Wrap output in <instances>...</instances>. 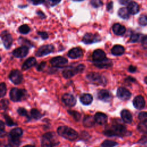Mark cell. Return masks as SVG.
<instances>
[{"mask_svg": "<svg viewBox=\"0 0 147 147\" xmlns=\"http://www.w3.org/2000/svg\"><path fill=\"white\" fill-rule=\"evenodd\" d=\"M127 133V131L126 127L123 125L117 122L108 126L103 131V134L109 137H122L126 135Z\"/></svg>", "mask_w": 147, "mask_h": 147, "instance_id": "cell-1", "label": "cell"}, {"mask_svg": "<svg viewBox=\"0 0 147 147\" xmlns=\"http://www.w3.org/2000/svg\"><path fill=\"white\" fill-rule=\"evenodd\" d=\"M57 132L61 137L70 141L75 140L78 137V133L75 130L66 126H59Z\"/></svg>", "mask_w": 147, "mask_h": 147, "instance_id": "cell-2", "label": "cell"}, {"mask_svg": "<svg viewBox=\"0 0 147 147\" xmlns=\"http://www.w3.org/2000/svg\"><path fill=\"white\" fill-rule=\"evenodd\" d=\"M59 143L57 138L54 133H47L42 136L41 147H53Z\"/></svg>", "mask_w": 147, "mask_h": 147, "instance_id": "cell-3", "label": "cell"}, {"mask_svg": "<svg viewBox=\"0 0 147 147\" xmlns=\"http://www.w3.org/2000/svg\"><path fill=\"white\" fill-rule=\"evenodd\" d=\"M85 68L84 64H80L77 66H69L63 71V76L66 79H69L74 75L82 72Z\"/></svg>", "mask_w": 147, "mask_h": 147, "instance_id": "cell-4", "label": "cell"}, {"mask_svg": "<svg viewBox=\"0 0 147 147\" xmlns=\"http://www.w3.org/2000/svg\"><path fill=\"white\" fill-rule=\"evenodd\" d=\"M86 78L90 82L96 85H104L106 83L105 78L97 72H90L87 75Z\"/></svg>", "mask_w": 147, "mask_h": 147, "instance_id": "cell-5", "label": "cell"}, {"mask_svg": "<svg viewBox=\"0 0 147 147\" xmlns=\"http://www.w3.org/2000/svg\"><path fill=\"white\" fill-rule=\"evenodd\" d=\"M26 94V91L24 89L13 88L10 91V98L13 102H18L24 98Z\"/></svg>", "mask_w": 147, "mask_h": 147, "instance_id": "cell-6", "label": "cell"}, {"mask_svg": "<svg viewBox=\"0 0 147 147\" xmlns=\"http://www.w3.org/2000/svg\"><path fill=\"white\" fill-rule=\"evenodd\" d=\"M101 38L97 33H86L83 37L82 41L86 44H91L95 42H99Z\"/></svg>", "mask_w": 147, "mask_h": 147, "instance_id": "cell-7", "label": "cell"}, {"mask_svg": "<svg viewBox=\"0 0 147 147\" xmlns=\"http://www.w3.org/2000/svg\"><path fill=\"white\" fill-rule=\"evenodd\" d=\"M1 38L4 47L7 49H9L11 47L13 41L11 34L7 30H3L1 32Z\"/></svg>", "mask_w": 147, "mask_h": 147, "instance_id": "cell-8", "label": "cell"}, {"mask_svg": "<svg viewBox=\"0 0 147 147\" xmlns=\"http://www.w3.org/2000/svg\"><path fill=\"white\" fill-rule=\"evenodd\" d=\"M54 51V47L51 44H47L40 47L36 52V56L42 57L52 53Z\"/></svg>", "mask_w": 147, "mask_h": 147, "instance_id": "cell-9", "label": "cell"}, {"mask_svg": "<svg viewBox=\"0 0 147 147\" xmlns=\"http://www.w3.org/2000/svg\"><path fill=\"white\" fill-rule=\"evenodd\" d=\"M50 63L53 67L62 68L64 67L67 64L68 60L63 56H56L51 59Z\"/></svg>", "mask_w": 147, "mask_h": 147, "instance_id": "cell-10", "label": "cell"}, {"mask_svg": "<svg viewBox=\"0 0 147 147\" xmlns=\"http://www.w3.org/2000/svg\"><path fill=\"white\" fill-rule=\"evenodd\" d=\"M9 78L14 84H18L22 80V74L19 70L14 69L10 72Z\"/></svg>", "mask_w": 147, "mask_h": 147, "instance_id": "cell-11", "label": "cell"}, {"mask_svg": "<svg viewBox=\"0 0 147 147\" xmlns=\"http://www.w3.org/2000/svg\"><path fill=\"white\" fill-rule=\"evenodd\" d=\"M29 52V48L26 45H22L15 49L13 52V55L18 58H22L25 57Z\"/></svg>", "mask_w": 147, "mask_h": 147, "instance_id": "cell-12", "label": "cell"}, {"mask_svg": "<svg viewBox=\"0 0 147 147\" xmlns=\"http://www.w3.org/2000/svg\"><path fill=\"white\" fill-rule=\"evenodd\" d=\"M61 100L66 106L69 107L74 106L76 103V99L74 96V95L68 93L63 94L61 98Z\"/></svg>", "mask_w": 147, "mask_h": 147, "instance_id": "cell-13", "label": "cell"}, {"mask_svg": "<svg viewBox=\"0 0 147 147\" xmlns=\"http://www.w3.org/2000/svg\"><path fill=\"white\" fill-rule=\"evenodd\" d=\"M131 92L125 87H119L117 91V96L120 99L126 100L130 99L131 97Z\"/></svg>", "mask_w": 147, "mask_h": 147, "instance_id": "cell-14", "label": "cell"}, {"mask_svg": "<svg viewBox=\"0 0 147 147\" xmlns=\"http://www.w3.org/2000/svg\"><path fill=\"white\" fill-rule=\"evenodd\" d=\"M97 97L99 100H101L105 102H108L111 100L112 95L109 90L102 89L98 92Z\"/></svg>", "mask_w": 147, "mask_h": 147, "instance_id": "cell-15", "label": "cell"}, {"mask_svg": "<svg viewBox=\"0 0 147 147\" xmlns=\"http://www.w3.org/2000/svg\"><path fill=\"white\" fill-rule=\"evenodd\" d=\"M92 60L94 63L100 61L106 58V53L103 50L98 49L95 50L93 52L92 55Z\"/></svg>", "mask_w": 147, "mask_h": 147, "instance_id": "cell-16", "label": "cell"}, {"mask_svg": "<svg viewBox=\"0 0 147 147\" xmlns=\"http://www.w3.org/2000/svg\"><path fill=\"white\" fill-rule=\"evenodd\" d=\"M83 55L82 49L79 47L73 48L68 52V56L71 59H77L82 57Z\"/></svg>", "mask_w": 147, "mask_h": 147, "instance_id": "cell-17", "label": "cell"}, {"mask_svg": "<svg viewBox=\"0 0 147 147\" xmlns=\"http://www.w3.org/2000/svg\"><path fill=\"white\" fill-rule=\"evenodd\" d=\"M133 104L135 108L138 110H141L145 107V101L143 96L141 95H138L134 98Z\"/></svg>", "mask_w": 147, "mask_h": 147, "instance_id": "cell-18", "label": "cell"}, {"mask_svg": "<svg viewBox=\"0 0 147 147\" xmlns=\"http://www.w3.org/2000/svg\"><path fill=\"white\" fill-rule=\"evenodd\" d=\"M94 119L96 123H97L99 125H102L105 124L107 122V116L103 113L98 112L95 114Z\"/></svg>", "mask_w": 147, "mask_h": 147, "instance_id": "cell-19", "label": "cell"}, {"mask_svg": "<svg viewBox=\"0 0 147 147\" xmlns=\"http://www.w3.org/2000/svg\"><path fill=\"white\" fill-rule=\"evenodd\" d=\"M94 65L99 68H108L113 65V62L110 59L106 58L100 61L95 62Z\"/></svg>", "mask_w": 147, "mask_h": 147, "instance_id": "cell-20", "label": "cell"}, {"mask_svg": "<svg viewBox=\"0 0 147 147\" xmlns=\"http://www.w3.org/2000/svg\"><path fill=\"white\" fill-rule=\"evenodd\" d=\"M114 33L118 36H122L126 32V28L123 25L119 23H115L112 27Z\"/></svg>", "mask_w": 147, "mask_h": 147, "instance_id": "cell-21", "label": "cell"}, {"mask_svg": "<svg viewBox=\"0 0 147 147\" xmlns=\"http://www.w3.org/2000/svg\"><path fill=\"white\" fill-rule=\"evenodd\" d=\"M36 59L33 57H30L28 59H26L25 62L23 63L22 65V69L24 71L27 70L36 64Z\"/></svg>", "mask_w": 147, "mask_h": 147, "instance_id": "cell-22", "label": "cell"}, {"mask_svg": "<svg viewBox=\"0 0 147 147\" xmlns=\"http://www.w3.org/2000/svg\"><path fill=\"white\" fill-rule=\"evenodd\" d=\"M121 116L122 120L125 123H130L132 122V120H133L132 115L130 113V112L127 110H125V109L123 110L121 112Z\"/></svg>", "mask_w": 147, "mask_h": 147, "instance_id": "cell-23", "label": "cell"}, {"mask_svg": "<svg viewBox=\"0 0 147 147\" xmlns=\"http://www.w3.org/2000/svg\"><path fill=\"white\" fill-rule=\"evenodd\" d=\"M127 9L131 14H136L139 12V5L136 2L131 1L127 4Z\"/></svg>", "mask_w": 147, "mask_h": 147, "instance_id": "cell-24", "label": "cell"}, {"mask_svg": "<svg viewBox=\"0 0 147 147\" xmlns=\"http://www.w3.org/2000/svg\"><path fill=\"white\" fill-rule=\"evenodd\" d=\"M93 98L90 94H83L80 97L81 103L84 105H89L92 102Z\"/></svg>", "mask_w": 147, "mask_h": 147, "instance_id": "cell-25", "label": "cell"}, {"mask_svg": "<svg viewBox=\"0 0 147 147\" xmlns=\"http://www.w3.org/2000/svg\"><path fill=\"white\" fill-rule=\"evenodd\" d=\"M22 134V130L20 127H16L12 129L9 133V138L13 139H19Z\"/></svg>", "mask_w": 147, "mask_h": 147, "instance_id": "cell-26", "label": "cell"}, {"mask_svg": "<svg viewBox=\"0 0 147 147\" xmlns=\"http://www.w3.org/2000/svg\"><path fill=\"white\" fill-rule=\"evenodd\" d=\"M111 53L114 56H120L123 54L125 48L121 45H115L111 50Z\"/></svg>", "mask_w": 147, "mask_h": 147, "instance_id": "cell-27", "label": "cell"}, {"mask_svg": "<svg viewBox=\"0 0 147 147\" xmlns=\"http://www.w3.org/2000/svg\"><path fill=\"white\" fill-rule=\"evenodd\" d=\"M95 119L94 117L93 118L90 115H86L84 117L83 121V123L84 126L86 127H92L94 126L95 123Z\"/></svg>", "mask_w": 147, "mask_h": 147, "instance_id": "cell-28", "label": "cell"}, {"mask_svg": "<svg viewBox=\"0 0 147 147\" xmlns=\"http://www.w3.org/2000/svg\"><path fill=\"white\" fill-rule=\"evenodd\" d=\"M118 16L123 19H128L130 16V13L127 7H121L118 11Z\"/></svg>", "mask_w": 147, "mask_h": 147, "instance_id": "cell-29", "label": "cell"}, {"mask_svg": "<svg viewBox=\"0 0 147 147\" xmlns=\"http://www.w3.org/2000/svg\"><path fill=\"white\" fill-rule=\"evenodd\" d=\"M142 35L140 33H133L131 35L130 38V41L132 42H138L139 41H141L142 38Z\"/></svg>", "mask_w": 147, "mask_h": 147, "instance_id": "cell-30", "label": "cell"}, {"mask_svg": "<svg viewBox=\"0 0 147 147\" xmlns=\"http://www.w3.org/2000/svg\"><path fill=\"white\" fill-rule=\"evenodd\" d=\"M18 31L21 34H26L29 33V32L30 31V28L28 25L24 24L18 28Z\"/></svg>", "mask_w": 147, "mask_h": 147, "instance_id": "cell-31", "label": "cell"}, {"mask_svg": "<svg viewBox=\"0 0 147 147\" xmlns=\"http://www.w3.org/2000/svg\"><path fill=\"white\" fill-rule=\"evenodd\" d=\"M118 145V143L115 141L106 140L102 143V147H114Z\"/></svg>", "mask_w": 147, "mask_h": 147, "instance_id": "cell-32", "label": "cell"}, {"mask_svg": "<svg viewBox=\"0 0 147 147\" xmlns=\"http://www.w3.org/2000/svg\"><path fill=\"white\" fill-rule=\"evenodd\" d=\"M30 114H31L32 117L35 119H38L42 116V115L41 114L40 111L36 109H32L30 111Z\"/></svg>", "mask_w": 147, "mask_h": 147, "instance_id": "cell-33", "label": "cell"}, {"mask_svg": "<svg viewBox=\"0 0 147 147\" xmlns=\"http://www.w3.org/2000/svg\"><path fill=\"white\" fill-rule=\"evenodd\" d=\"M68 113L69 114H70L76 121H78L80 120V117H81V115L79 113H78L76 111H74V110H68Z\"/></svg>", "mask_w": 147, "mask_h": 147, "instance_id": "cell-34", "label": "cell"}, {"mask_svg": "<svg viewBox=\"0 0 147 147\" xmlns=\"http://www.w3.org/2000/svg\"><path fill=\"white\" fill-rule=\"evenodd\" d=\"M138 22L142 26L147 25V15L146 14L141 15L138 19Z\"/></svg>", "mask_w": 147, "mask_h": 147, "instance_id": "cell-35", "label": "cell"}, {"mask_svg": "<svg viewBox=\"0 0 147 147\" xmlns=\"http://www.w3.org/2000/svg\"><path fill=\"white\" fill-rule=\"evenodd\" d=\"M9 144L11 147H18L20 144L19 139H13L9 138Z\"/></svg>", "mask_w": 147, "mask_h": 147, "instance_id": "cell-36", "label": "cell"}, {"mask_svg": "<svg viewBox=\"0 0 147 147\" xmlns=\"http://www.w3.org/2000/svg\"><path fill=\"white\" fill-rule=\"evenodd\" d=\"M138 119L141 122H147V112H141L138 114Z\"/></svg>", "mask_w": 147, "mask_h": 147, "instance_id": "cell-37", "label": "cell"}, {"mask_svg": "<svg viewBox=\"0 0 147 147\" xmlns=\"http://www.w3.org/2000/svg\"><path fill=\"white\" fill-rule=\"evenodd\" d=\"M91 5L95 8H98L103 5V2L101 0H91Z\"/></svg>", "mask_w": 147, "mask_h": 147, "instance_id": "cell-38", "label": "cell"}, {"mask_svg": "<svg viewBox=\"0 0 147 147\" xmlns=\"http://www.w3.org/2000/svg\"><path fill=\"white\" fill-rule=\"evenodd\" d=\"M138 130L142 133H146L147 132V125L145 124V123L141 122L137 126Z\"/></svg>", "mask_w": 147, "mask_h": 147, "instance_id": "cell-39", "label": "cell"}, {"mask_svg": "<svg viewBox=\"0 0 147 147\" xmlns=\"http://www.w3.org/2000/svg\"><path fill=\"white\" fill-rule=\"evenodd\" d=\"M138 143L143 145L145 147H147V132L144 134V135L138 141Z\"/></svg>", "mask_w": 147, "mask_h": 147, "instance_id": "cell-40", "label": "cell"}, {"mask_svg": "<svg viewBox=\"0 0 147 147\" xmlns=\"http://www.w3.org/2000/svg\"><path fill=\"white\" fill-rule=\"evenodd\" d=\"M7 88H6V86L5 83H1L0 84V94H1V97H3L5 95L6 93Z\"/></svg>", "mask_w": 147, "mask_h": 147, "instance_id": "cell-41", "label": "cell"}, {"mask_svg": "<svg viewBox=\"0 0 147 147\" xmlns=\"http://www.w3.org/2000/svg\"><path fill=\"white\" fill-rule=\"evenodd\" d=\"M4 118L5 120V122L7 126H11L16 125V123L13 122V121L11 119V118L7 115H4Z\"/></svg>", "mask_w": 147, "mask_h": 147, "instance_id": "cell-42", "label": "cell"}, {"mask_svg": "<svg viewBox=\"0 0 147 147\" xmlns=\"http://www.w3.org/2000/svg\"><path fill=\"white\" fill-rule=\"evenodd\" d=\"M17 113L18 114L21 115V116H25V117H28V112L23 107H20L17 109Z\"/></svg>", "mask_w": 147, "mask_h": 147, "instance_id": "cell-43", "label": "cell"}, {"mask_svg": "<svg viewBox=\"0 0 147 147\" xmlns=\"http://www.w3.org/2000/svg\"><path fill=\"white\" fill-rule=\"evenodd\" d=\"M9 102L7 99H2L1 101V107L2 110H5L7 108Z\"/></svg>", "mask_w": 147, "mask_h": 147, "instance_id": "cell-44", "label": "cell"}, {"mask_svg": "<svg viewBox=\"0 0 147 147\" xmlns=\"http://www.w3.org/2000/svg\"><path fill=\"white\" fill-rule=\"evenodd\" d=\"M45 65H46V63L45 61H42L37 65V66L36 67V69L38 71H41L43 70V69L45 68Z\"/></svg>", "mask_w": 147, "mask_h": 147, "instance_id": "cell-45", "label": "cell"}, {"mask_svg": "<svg viewBox=\"0 0 147 147\" xmlns=\"http://www.w3.org/2000/svg\"><path fill=\"white\" fill-rule=\"evenodd\" d=\"M37 34L41 36L42 40H46L48 38V34L46 32H38Z\"/></svg>", "mask_w": 147, "mask_h": 147, "instance_id": "cell-46", "label": "cell"}, {"mask_svg": "<svg viewBox=\"0 0 147 147\" xmlns=\"http://www.w3.org/2000/svg\"><path fill=\"white\" fill-rule=\"evenodd\" d=\"M141 42L142 43V45L143 48L145 49H147V36H143Z\"/></svg>", "mask_w": 147, "mask_h": 147, "instance_id": "cell-47", "label": "cell"}, {"mask_svg": "<svg viewBox=\"0 0 147 147\" xmlns=\"http://www.w3.org/2000/svg\"><path fill=\"white\" fill-rule=\"evenodd\" d=\"M5 129V124L2 121H0V131H1V137L3 136V134H5V131H4Z\"/></svg>", "mask_w": 147, "mask_h": 147, "instance_id": "cell-48", "label": "cell"}, {"mask_svg": "<svg viewBox=\"0 0 147 147\" xmlns=\"http://www.w3.org/2000/svg\"><path fill=\"white\" fill-rule=\"evenodd\" d=\"M60 1L61 0H48V2L51 6H53L57 5Z\"/></svg>", "mask_w": 147, "mask_h": 147, "instance_id": "cell-49", "label": "cell"}, {"mask_svg": "<svg viewBox=\"0 0 147 147\" xmlns=\"http://www.w3.org/2000/svg\"><path fill=\"white\" fill-rule=\"evenodd\" d=\"M33 5H38L40 4H41L44 3L45 0H29Z\"/></svg>", "mask_w": 147, "mask_h": 147, "instance_id": "cell-50", "label": "cell"}, {"mask_svg": "<svg viewBox=\"0 0 147 147\" xmlns=\"http://www.w3.org/2000/svg\"><path fill=\"white\" fill-rule=\"evenodd\" d=\"M36 13L41 19H44V18H46V16L45 15V14L42 11H41V10H37L36 11Z\"/></svg>", "mask_w": 147, "mask_h": 147, "instance_id": "cell-51", "label": "cell"}, {"mask_svg": "<svg viewBox=\"0 0 147 147\" xmlns=\"http://www.w3.org/2000/svg\"><path fill=\"white\" fill-rule=\"evenodd\" d=\"M113 8V2L112 1L109 2L107 5V10L109 11H110V10H111Z\"/></svg>", "mask_w": 147, "mask_h": 147, "instance_id": "cell-52", "label": "cell"}, {"mask_svg": "<svg viewBox=\"0 0 147 147\" xmlns=\"http://www.w3.org/2000/svg\"><path fill=\"white\" fill-rule=\"evenodd\" d=\"M128 70H129V72H131V73H133V72H134L136 71L137 68H136V67H135V66H133V65H130L129 67Z\"/></svg>", "mask_w": 147, "mask_h": 147, "instance_id": "cell-53", "label": "cell"}, {"mask_svg": "<svg viewBox=\"0 0 147 147\" xmlns=\"http://www.w3.org/2000/svg\"><path fill=\"white\" fill-rule=\"evenodd\" d=\"M130 0H118V2L120 4L123 5H126L129 3Z\"/></svg>", "mask_w": 147, "mask_h": 147, "instance_id": "cell-54", "label": "cell"}, {"mask_svg": "<svg viewBox=\"0 0 147 147\" xmlns=\"http://www.w3.org/2000/svg\"><path fill=\"white\" fill-rule=\"evenodd\" d=\"M126 81H127V82H134L136 81V79H134L132 77H130V76H129L127 77L126 79H125Z\"/></svg>", "mask_w": 147, "mask_h": 147, "instance_id": "cell-55", "label": "cell"}, {"mask_svg": "<svg viewBox=\"0 0 147 147\" xmlns=\"http://www.w3.org/2000/svg\"><path fill=\"white\" fill-rule=\"evenodd\" d=\"M23 147H35V146L34 145H25Z\"/></svg>", "mask_w": 147, "mask_h": 147, "instance_id": "cell-56", "label": "cell"}, {"mask_svg": "<svg viewBox=\"0 0 147 147\" xmlns=\"http://www.w3.org/2000/svg\"><path fill=\"white\" fill-rule=\"evenodd\" d=\"M144 82H145V83L147 84V76H146V77L144 78Z\"/></svg>", "mask_w": 147, "mask_h": 147, "instance_id": "cell-57", "label": "cell"}, {"mask_svg": "<svg viewBox=\"0 0 147 147\" xmlns=\"http://www.w3.org/2000/svg\"><path fill=\"white\" fill-rule=\"evenodd\" d=\"M74 1H83V0H72Z\"/></svg>", "mask_w": 147, "mask_h": 147, "instance_id": "cell-58", "label": "cell"}]
</instances>
